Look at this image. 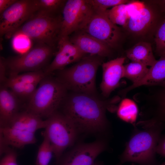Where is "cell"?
<instances>
[{
    "label": "cell",
    "instance_id": "cell-12",
    "mask_svg": "<svg viewBox=\"0 0 165 165\" xmlns=\"http://www.w3.org/2000/svg\"><path fill=\"white\" fill-rule=\"evenodd\" d=\"M106 145L102 140L78 144L63 154L57 165H93L97 157L104 151Z\"/></svg>",
    "mask_w": 165,
    "mask_h": 165
},
{
    "label": "cell",
    "instance_id": "cell-22",
    "mask_svg": "<svg viewBox=\"0 0 165 165\" xmlns=\"http://www.w3.org/2000/svg\"><path fill=\"white\" fill-rule=\"evenodd\" d=\"M38 84L19 82L13 81L8 78L3 83L1 84L10 90L21 102L26 101L27 102L34 94Z\"/></svg>",
    "mask_w": 165,
    "mask_h": 165
},
{
    "label": "cell",
    "instance_id": "cell-23",
    "mask_svg": "<svg viewBox=\"0 0 165 165\" xmlns=\"http://www.w3.org/2000/svg\"><path fill=\"white\" fill-rule=\"evenodd\" d=\"M138 113V108L133 100L128 98L123 99L117 109L119 118L127 123L134 124L136 121Z\"/></svg>",
    "mask_w": 165,
    "mask_h": 165
},
{
    "label": "cell",
    "instance_id": "cell-31",
    "mask_svg": "<svg viewBox=\"0 0 165 165\" xmlns=\"http://www.w3.org/2000/svg\"><path fill=\"white\" fill-rule=\"evenodd\" d=\"M156 153L165 157V134L160 138L156 148Z\"/></svg>",
    "mask_w": 165,
    "mask_h": 165
},
{
    "label": "cell",
    "instance_id": "cell-2",
    "mask_svg": "<svg viewBox=\"0 0 165 165\" xmlns=\"http://www.w3.org/2000/svg\"><path fill=\"white\" fill-rule=\"evenodd\" d=\"M146 128L136 132L127 143L120 156L122 164L132 162L137 165H157L156 148L163 126L152 121L144 122Z\"/></svg>",
    "mask_w": 165,
    "mask_h": 165
},
{
    "label": "cell",
    "instance_id": "cell-9",
    "mask_svg": "<svg viewBox=\"0 0 165 165\" xmlns=\"http://www.w3.org/2000/svg\"><path fill=\"white\" fill-rule=\"evenodd\" d=\"M94 11L90 0L66 1L62 8L60 38L83 30Z\"/></svg>",
    "mask_w": 165,
    "mask_h": 165
},
{
    "label": "cell",
    "instance_id": "cell-26",
    "mask_svg": "<svg viewBox=\"0 0 165 165\" xmlns=\"http://www.w3.org/2000/svg\"><path fill=\"white\" fill-rule=\"evenodd\" d=\"M46 75L44 70H41L10 76L8 78L13 81L23 83L39 84L41 80Z\"/></svg>",
    "mask_w": 165,
    "mask_h": 165
},
{
    "label": "cell",
    "instance_id": "cell-16",
    "mask_svg": "<svg viewBox=\"0 0 165 165\" xmlns=\"http://www.w3.org/2000/svg\"><path fill=\"white\" fill-rule=\"evenodd\" d=\"M70 41L85 54L102 57L110 54V48L106 44L82 31L73 35Z\"/></svg>",
    "mask_w": 165,
    "mask_h": 165
},
{
    "label": "cell",
    "instance_id": "cell-27",
    "mask_svg": "<svg viewBox=\"0 0 165 165\" xmlns=\"http://www.w3.org/2000/svg\"><path fill=\"white\" fill-rule=\"evenodd\" d=\"M37 12L55 15L60 9L62 8L66 1L63 0H37Z\"/></svg>",
    "mask_w": 165,
    "mask_h": 165
},
{
    "label": "cell",
    "instance_id": "cell-17",
    "mask_svg": "<svg viewBox=\"0 0 165 165\" xmlns=\"http://www.w3.org/2000/svg\"><path fill=\"white\" fill-rule=\"evenodd\" d=\"M142 86H165V54L161 56L160 58L149 68L143 79L122 90L121 94L124 97L131 90Z\"/></svg>",
    "mask_w": 165,
    "mask_h": 165
},
{
    "label": "cell",
    "instance_id": "cell-25",
    "mask_svg": "<svg viewBox=\"0 0 165 165\" xmlns=\"http://www.w3.org/2000/svg\"><path fill=\"white\" fill-rule=\"evenodd\" d=\"M38 148L35 162L36 165H48L51 159L53 151L50 143L45 136Z\"/></svg>",
    "mask_w": 165,
    "mask_h": 165
},
{
    "label": "cell",
    "instance_id": "cell-3",
    "mask_svg": "<svg viewBox=\"0 0 165 165\" xmlns=\"http://www.w3.org/2000/svg\"><path fill=\"white\" fill-rule=\"evenodd\" d=\"M102 58L85 56L72 66L59 70L57 78L68 90L97 97L96 78Z\"/></svg>",
    "mask_w": 165,
    "mask_h": 165
},
{
    "label": "cell",
    "instance_id": "cell-13",
    "mask_svg": "<svg viewBox=\"0 0 165 165\" xmlns=\"http://www.w3.org/2000/svg\"><path fill=\"white\" fill-rule=\"evenodd\" d=\"M58 45V50L54 58L44 70L47 75H50L55 71L64 68L70 64L78 62L86 55L70 41L68 36L60 38Z\"/></svg>",
    "mask_w": 165,
    "mask_h": 165
},
{
    "label": "cell",
    "instance_id": "cell-24",
    "mask_svg": "<svg viewBox=\"0 0 165 165\" xmlns=\"http://www.w3.org/2000/svg\"><path fill=\"white\" fill-rule=\"evenodd\" d=\"M149 68L141 63L132 61L124 65L123 77L136 83L143 79L147 74Z\"/></svg>",
    "mask_w": 165,
    "mask_h": 165
},
{
    "label": "cell",
    "instance_id": "cell-10",
    "mask_svg": "<svg viewBox=\"0 0 165 165\" xmlns=\"http://www.w3.org/2000/svg\"><path fill=\"white\" fill-rule=\"evenodd\" d=\"M37 0L17 1L0 14V35L9 38L37 12Z\"/></svg>",
    "mask_w": 165,
    "mask_h": 165
},
{
    "label": "cell",
    "instance_id": "cell-4",
    "mask_svg": "<svg viewBox=\"0 0 165 165\" xmlns=\"http://www.w3.org/2000/svg\"><path fill=\"white\" fill-rule=\"evenodd\" d=\"M68 90L57 77L46 76L24 109L42 118H48L58 110L66 97Z\"/></svg>",
    "mask_w": 165,
    "mask_h": 165
},
{
    "label": "cell",
    "instance_id": "cell-19",
    "mask_svg": "<svg viewBox=\"0 0 165 165\" xmlns=\"http://www.w3.org/2000/svg\"><path fill=\"white\" fill-rule=\"evenodd\" d=\"M141 8V6L138 2L132 1L118 5L108 10L107 14L113 24L125 28L130 18Z\"/></svg>",
    "mask_w": 165,
    "mask_h": 165
},
{
    "label": "cell",
    "instance_id": "cell-6",
    "mask_svg": "<svg viewBox=\"0 0 165 165\" xmlns=\"http://www.w3.org/2000/svg\"><path fill=\"white\" fill-rule=\"evenodd\" d=\"M61 24V17L37 12L15 32L13 36L24 35L53 48L60 38Z\"/></svg>",
    "mask_w": 165,
    "mask_h": 165
},
{
    "label": "cell",
    "instance_id": "cell-35",
    "mask_svg": "<svg viewBox=\"0 0 165 165\" xmlns=\"http://www.w3.org/2000/svg\"><path fill=\"white\" fill-rule=\"evenodd\" d=\"M131 165H136V164H135L134 163H132V164ZM157 165H165V162H163L160 164H158Z\"/></svg>",
    "mask_w": 165,
    "mask_h": 165
},
{
    "label": "cell",
    "instance_id": "cell-33",
    "mask_svg": "<svg viewBox=\"0 0 165 165\" xmlns=\"http://www.w3.org/2000/svg\"><path fill=\"white\" fill-rule=\"evenodd\" d=\"M17 0H0V14L14 3Z\"/></svg>",
    "mask_w": 165,
    "mask_h": 165
},
{
    "label": "cell",
    "instance_id": "cell-28",
    "mask_svg": "<svg viewBox=\"0 0 165 165\" xmlns=\"http://www.w3.org/2000/svg\"><path fill=\"white\" fill-rule=\"evenodd\" d=\"M155 41L158 55L160 56L165 54V18L161 20L157 25Z\"/></svg>",
    "mask_w": 165,
    "mask_h": 165
},
{
    "label": "cell",
    "instance_id": "cell-21",
    "mask_svg": "<svg viewBox=\"0 0 165 165\" xmlns=\"http://www.w3.org/2000/svg\"><path fill=\"white\" fill-rule=\"evenodd\" d=\"M126 56L132 61L139 62L147 66H152L157 61L153 54L151 45L145 42L135 44L127 51Z\"/></svg>",
    "mask_w": 165,
    "mask_h": 165
},
{
    "label": "cell",
    "instance_id": "cell-15",
    "mask_svg": "<svg viewBox=\"0 0 165 165\" xmlns=\"http://www.w3.org/2000/svg\"><path fill=\"white\" fill-rule=\"evenodd\" d=\"M22 103L10 90L0 85V127L6 125L24 109Z\"/></svg>",
    "mask_w": 165,
    "mask_h": 165
},
{
    "label": "cell",
    "instance_id": "cell-8",
    "mask_svg": "<svg viewBox=\"0 0 165 165\" xmlns=\"http://www.w3.org/2000/svg\"><path fill=\"white\" fill-rule=\"evenodd\" d=\"M54 53L53 47L38 43L26 53L5 59L9 76L17 75L22 72L41 70Z\"/></svg>",
    "mask_w": 165,
    "mask_h": 165
},
{
    "label": "cell",
    "instance_id": "cell-30",
    "mask_svg": "<svg viewBox=\"0 0 165 165\" xmlns=\"http://www.w3.org/2000/svg\"><path fill=\"white\" fill-rule=\"evenodd\" d=\"M18 154L15 150L10 148L2 157L0 165H18L17 163Z\"/></svg>",
    "mask_w": 165,
    "mask_h": 165
},
{
    "label": "cell",
    "instance_id": "cell-18",
    "mask_svg": "<svg viewBox=\"0 0 165 165\" xmlns=\"http://www.w3.org/2000/svg\"><path fill=\"white\" fill-rule=\"evenodd\" d=\"M157 17L156 13L145 6L130 18L126 28L133 33L141 34L156 21Z\"/></svg>",
    "mask_w": 165,
    "mask_h": 165
},
{
    "label": "cell",
    "instance_id": "cell-1",
    "mask_svg": "<svg viewBox=\"0 0 165 165\" xmlns=\"http://www.w3.org/2000/svg\"><path fill=\"white\" fill-rule=\"evenodd\" d=\"M120 97L105 100L89 94L71 91L67 94L59 108L73 123L79 132L104 131L108 125L106 111Z\"/></svg>",
    "mask_w": 165,
    "mask_h": 165
},
{
    "label": "cell",
    "instance_id": "cell-36",
    "mask_svg": "<svg viewBox=\"0 0 165 165\" xmlns=\"http://www.w3.org/2000/svg\"><path fill=\"white\" fill-rule=\"evenodd\" d=\"M93 165H102V163L98 162L94 163Z\"/></svg>",
    "mask_w": 165,
    "mask_h": 165
},
{
    "label": "cell",
    "instance_id": "cell-14",
    "mask_svg": "<svg viewBox=\"0 0 165 165\" xmlns=\"http://www.w3.org/2000/svg\"><path fill=\"white\" fill-rule=\"evenodd\" d=\"M125 59L124 57H119L101 64L103 76L100 88L104 97H108L119 86L120 81L123 77Z\"/></svg>",
    "mask_w": 165,
    "mask_h": 165
},
{
    "label": "cell",
    "instance_id": "cell-32",
    "mask_svg": "<svg viewBox=\"0 0 165 165\" xmlns=\"http://www.w3.org/2000/svg\"><path fill=\"white\" fill-rule=\"evenodd\" d=\"M7 68L5 61V59L0 57V75L1 84L3 83L7 78L6 76Z\"/></svg>",
    "mask_w": 165,
    "mask_h": 165
},
{
    "label": "cell",
    "instance_id": "cell-29",
    "mask_svg": "<svg viewBox=\"0 0 165 165\" xmlns=\"http://www.w3.org/2000/svg\"><path fill=\"white\" fill-rule=\"evenodd\" d=\"M94 11H105L110 7L130 2L127 0H90Z\"/></svg>",
    "mask_w": 165,
    "mask_h": 165
},
{
    "label": "cell",
    "instance_id": "cell-34",
    "mask_svg": "<svg viewBox=\"0 0 165 165\" xmlns=\"http://www.w3.org/2000/svg\"><path fill=\"white\" fill-rule=\"evenodd\" d=\"M158 4L160 8V11L164 14V18H165V0L159 1H158Z\"/></svg>",
    "mask_w": 165,
    "mask_h": 165
},
{
    "label": "cell",
    "instance_id": "cell-5",
    "mask_svg": "<svg viewBox=\"0 0 165 165\" xmlns=\"http://www.w3.org/2000/svg\"><path fill=\"white\" fill-rule=\"evenodd\" d=\"M46 126L45 120L25 109L16 114L5 126L0 127V134L13 148L21 149L35 143L36 132Z\"/></svg>",
    "mask_w": 165,
    "mask_h": 165
},
{
    "label": "cell",
    "instance_id": "cell-11",
    "mask_svg": "<svg viewBox=\"0 0 165 165\" xmlns=\"http://www.w3.org/2000/svg\"><path fill=\"white\" fill-rule=\"evenodd\" d=\"M107 10L94 11L86 26L82 31L102 42L110 48H114L119 42L121 33L118 27L109 19Z\"/></svg>",
    "mask_w": 165,
    "mask_h": 165
},
{
    "label": "cell",
    "instance_id": "cell-20",
    "mask_svg": "<svg viewBox=\"0 0 165 165\" xmlns=\"http://www.w3.org/2000/svg\"><path fill=\"white\" fill-rule=\"evenodd\" d=\"M154 91L151 89L145 94L144 100L153 110V116L150 120L156 121L165 125V86Z\"/></svg>",
    "mask_w": 165,
    "mask_h": 165
},
{
    "label": "cell",
    "instance_id": "cell-7",
    "mask_svg": "<svg viewBox=\"0 0 165 165\" xmlns=\"http://www.w3.org/2000/svg\"><path fill=\"white\" fill-rule=\"evenodd\" d=\"M45 120L46 126L42 134L49 139L56 163L65 150L74 143L78 132L72 121L58 110Z\"/></svg>",
    "mask_w": 165,
    "mask_h": 165
}]
</instances>
